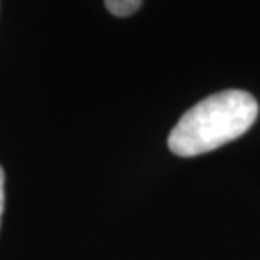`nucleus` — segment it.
<instances>
[{
  "mask_svg": "<svg viewBox=\"0 0 260 260\" xmlns=\"http://www.w3.org/2000/svg\"><path fill=\"white\" fill-rule=\"evenodd\" d=\"M106 8L118 18H127L141 8L143 0H104Z\"/></svg>",
  "mask_w": 260,
  "mask_h": 260,
  "instance_id": "obj_2",
  "label": "nucleus"
},
{
  "mask_svg": "<svg viewBox=\"0 0 260 260\" xmlns=\"http://www.w3.org/2000/svg\"><path fill=\"white\" fill-rule=\"evenodd\" d=\"M256 116L258 103L247 91L230 89L210 94L179 118L168 147L183 158L205 154L239 139L252 127Z\"/></svg>",
  "mask_w": 260,
  "mask_h": 260,
  "instance_id": "obj_1",
  "label": "nucleus"
},
{
  "mask_svg": "<svg viewBox=\"0 0 260 260\" xmlns=\"http://www.w3.org/2000/svg\"><path fill=\"white\" fill-rule=\"evenodd\" d=\"M2 212H4V170L0 168V220H2Z\"/></svg>",
  "mask_w": 260,
  "mask_h": 260,
  "instance_id": "obj_3",
  "label": "nucleus"
}]
</instances>
